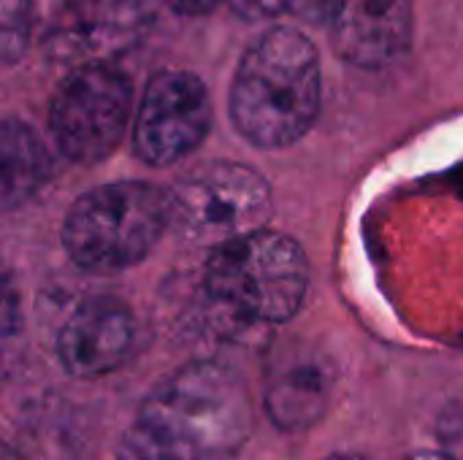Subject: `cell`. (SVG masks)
<instances>
[{
  "label": "cell",
  "instance_id": "cell-4",
  "mask_svg": "<svg viewBox=\"0 0 463 460\" xmlns=\"http://www.w3.org/2000/svg\"><path fill=\"white\" fill-rule=\"evenodd\" d=\"M165 228H171L168 192L146 182H114L71 206L62 244L79 268L114 274L141 263Z\"/></svg>",
  "mask_w": 463,
  "mask_h": 460
},
{
  "label": "cell",
  "instance_id": "cell-17",
  "mask_svg": "<svg viewBox=\"0 0 463 460\" xmlns=\"http://www.w3.org/2000/svg\"><path fill=\"white\" fill-rule=\"evenodd\" d=\"M410 460H453V458L442 450V453H415Z\"/></svg>",
  "mask_w": 463,
  "mask_h": 460
},
{
  "label": "cell",
  "instance_id": "cell-2",
  "mask_svg": "<svg viewBox=\"0 0 463 460\" xmlns=\"http://www.w3.org/2000/svg\"><path fill=\"white\" fill-rule=\"evenodd\" d=\"M320 95L323 73L312 41L298 30L274 27L250 46L236 70L231 117L252 146L282 149L307 136Z\"/></svg>",
  "mask_w": 463,
  "mask_h": 460
},
{
  "label": "cell",
  "instance_id": "cell-8",
  "mask_svg": "<svg viewBox=\"0 0 463 460\" xmlns=\"http://www.w3.org/2000/svg\"><path fill=\"white\" fill-rule=\"evenodd\" d=\"M212 127V100L203 81L187 70H160L149 79L133 125L136 155L157 168L195 152Z\"/></svg>",
  "mask_w": 463,
  "mask_h": 460
},
{
  "label": "cell",
  "instance_id": "cell-16",
  "mask_svg": "<svg viewBox=\"0 0 463 460\" xmlns=\"http://www.w3.org/2000/svg\"><path fill=\"white\" fill-rule=\"evenodd\" d=\"M174 11L179 14H187V16H198V14H206L212 11L220 0H165Z\"/></svg>",
  "mask_w": 463,
  "mask_h": 460
},
{
  "label": "cell",
  "instance_id": "cell-13",
  "mask_svg": "<svg viewBox=\"0 0 463 460\" xmlns=\"http://www.w3.org/2000/svg\"><path fill=\"white\" fill-rule=\"evenodd\" d=\"M0 46H3V62H16L38 24V14L33 0H0Z\"/></svg>",
  "mask_w": 463,
  "mask_h": 460
},
{
  "label": "cell",
  "instance_id": "cell-11",
  "mask_svg": "<svg viewBox=\"0 0 463 460\" xmlns=\"http://www.w3.org/2000/svg\"><path fill=\"white\" fill-rule=\"evenodd\" d=\"M52 174V157L38 138V133L19 122L5 119L0 130V195L3 209L11 211L22 206L27 198H33L35 190L49 179Z\"/></svg>",
  "mask_w": 463,
  "mask_h": 460
},
{
  "label": "cell",
  "instance_id": "cell-5",
  "mask_svg": "<svg viewBox=\"0 0 463 460\" xmlns=\"http://www.w3.org/2000/svg\"><path fill=\"white\" fill-rule=\"evenodd\" d=\"M168 206L176 236L220 247L266 228L271 187L244 163L212 160L187 171L168 190Z\"/></svg>",
  "mask_w": 463,
  "mask_h": 460
},
{
  "label": "cell",
  "instance_id": "cell-18",
  "mask_svg": "<svg viewBox=\"0 0 463 460\" xmlns=\"http://www.w3.org/2000/svg\"><path fill=\"white\" fill-rule=\"evenodd\" d=\"M328 460H366V458H361V455H334V458H328Z\"/></svg>",
  "mask_w": 463,
  "mask_h": 460
},
{
  "label": "cell",
  "instance_id": "cell-12",
  "mask_svg": "<svg viewBox=\"0 0 463 460\" xmlns=\"http://www.w3.org/2000/svg\"><path fill=\"white\" fill-rule=\"evenodd\" d=\"M331 377L320 363H301L279 371L266 390V409L279 428L296 431L315 426L328 407Z\"/></svg>",
  "mask_w": 463,
  "mask_h": 460
},
{
  "label": "cell",
  "instance_id": "cell-10",
  "mask_svg": "<svg viewBox=\"0 0 463 460\" xmlns=\"http://www.w3.org/2000/svg\"><path fill=\"white\" fill-rule=\"evenodd\" d=\"M331 38L347 62L358 68H385L410 49V0H336Z\"/></svg>",
  "mask_w": 463,
  "mask_h": 460
},
{
  "label": "cell",
  "instance_id": "cell-3",
  "mask_svg": "<svg viewBox=\"0 0 463 460\" xmlns=\"http://www.w3.org/2000/svg\"><path fill=\"white\" fill-rule=\"evenodd\" d=\"M309 287L304 249L285 233L252 230L214 249L206 266L209 298L244 323L290 320Z\"/></svg>",
  "mask_w": 463,
  "mask_h": 460
},
{
  "label": "cell",
  "instance_id": "cell-7",
  "mask_svg": "<svg viewBox=\"0 0 463 460\" xmlns=\"http://www.w3.org/2000/svg\"><path fill=\"white\" fill-rule=\"evenodd\" d=\"M38 35L62 65L111 62L141 43L152 24V0H38Z\"/></svg>",
  "mask_w": 463,
  "mask_h": 460
},
{
  "label": "cell",
  "instance_id": "cell-6",
  "mask_svg": "<svg viewBox=\"0 0 463 460\" xmlns=\"http://www.w3.org/2000/svg\"><path fill=\"white\" fill-rule=\"evenodd\" d=\"M130 84L111 62L79 65L52 98L49 125L65 157L73 163L106 160L128 133Z\"/></svg>",
  "mask_w": 463,
  "mask_h": 460
},
{
  "label": "cell",
  "instance_id": "cell-15",
  "mask_svg": "<svg viewBox=\"0 0 463 460\" xmlns=\"http://www.w3.org/2000/svg\"><path fill=\"white\" fill-rule=\"evenodd\" d=\"M293 0H231L233 11L244 19H274L290 8Z\"/></svg>",
  "mask_w": 463,
  "mask_h": 460
},
{
  "label": "cell",
  "instance_id": "cell-14",
  "mask_svg": "<svg viewBox=\"0 0 463 460\" xmlns=\"http://www.w3.org/2000/svg\"><path fill=\"white\" fill-rule=\"evenodd\" d=\"M439 442L453 460H463V401H453L439 418Z\"/></svg>",
  "mask_w": 463,
  "mask_h": 460
},
{
  "label": "cell",
  "instance_id": "cell-1",
  "mask_svg": "<svg viewBox=\"0 0 463 460\" xmlns=\"http://www.w3.org/2000/svg\"><path fill=\"white\" fill-rule=\"evenodd\" d=\"M252 431V407L241 380L198 361L163 380L130 426L122 460H222Z\"/></svg>",
  "mask_w": 463,
  "mask_h": 460
},
{
  "label": "cell",
  "instance_id": "cell-9",
  "mask_svg": "<svg viewBox=\"0 0 463 460\" xmlns=\"http://www.w3.org/2000/svg\"><path fill=\"white\" fill-rule=\"evenodd\" d=\"M136 344L130 306L111 296H95L76 306L57 339V358L71 377L95 380L117 371Z\"/></svg>",
  "mask_w": 463,
  "mask_h": 460
}]
</instances>
